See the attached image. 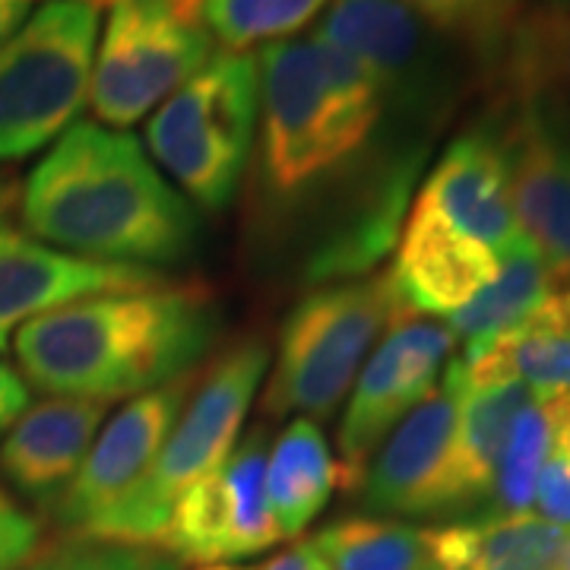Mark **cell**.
I'll return each mask as SVG.
<instances>
[{"label":"cell","mask_w":570,"mask_h":570,"mask_svg":"<svg viewBox=\"0 0 570 570\" xmlns=\"http://www.w3.org/2000/svg\"><path fill=\"white\" fill-rule=\"evenodd\" d=\"M0 3H7V0H0ZM26 3H32V0H26ZM89 3H96V7H111L115 0H89Z\"/></svg>","instance_id":"obj_37"},{"label":"cell","mask_w":570,"mask_h":570,"mask_svg":"<svg viewBox=\"0 0 570 570\" xmlns=\"http://www.w3.org/2000/svg\"><path fill=\"white\" fill-rule=\"evenodd\" d=\"M190 0H115L89 77L102 127H134L213 61Z\"/></svg>","instance_id":"obj_8"},{"label":"cell","mask_w":570,"mask_h":570,"mask_svg":"<svg viewBox=\"0 0 570 570\" xmlns=\"http://www.w3.org/2000/svg\"><path fill=\"white\" fill-rule=\"evenodd\" d=\"M197 570H238V568H228V564H206V568H197Z\"/></svg>","instance_id":"obj_38"},{"label":"cell","mask_w":570,"mask_h":570,"mask_svg":"<svg viewBox=\"0 0 570 570\" xmlns=\"http://www.w3.org/2000/svg\"><path fill=\"white\" fill-rule=\"evenodd\" d=\"M501 146L510 204L523 238L546 257L561 283H570V140L539 108L520 105Z\"/></svg>","instance_id":"obj_16"},{"label":"cell","mask_w":570,"mask_h":570,"mask_svg":"<svg viewBox=\"0 0 570 570\" xmlns=\"http://www.w3.org/2000/svg\"><path fill=\"white\" fill-rule=\"evenodd\" d=\"M194 381L197 374L190 371L171 384L134 396L102 434H96L82 466L58 498L55 513L63 530L80 535L105 508L140 482L187 406Z\"/></svg>","instance_id":"obj_12"},{"label":"cell","mask_w":570,"mask_h":570,"mask_svg":"<svg viewBox=\"0 0 570 570\" xmlns=\"http://www.w3.org/2000/svg\"><path fill=\"white\" fill-rule=\"evenodd\" d=\"M561 570H570V542H568V551H564V568Z\"/></svg>","instance_id":"obj_39"},{"label":"cell","mask_w":570,"mask_h":570,"mask_svg":"<svg viewBox=\"0 0 570 570\" xmlns=\"http://www.w3.org/2000/svg\"><path fill=\"white\" fill-rule=\"evenodd\" d=\"M498 269L501 257L494 250L456 232L441 213L415 197L387 276L406 314L450 317L469 305Z\"/></svg>","instance_id":"obj_15"},{"label":"cell","mask_w":570,"mask_h":570,"mask_svg":"<svg viewBox=\"0 0 570 570\" xmlns=\"http://www.w3.org/2000/svg\"><path fill=\"white\" fill-rule=\"evenodd\" d=\"M551 448V428L549 412L542 406V400L532 396L527 409L520 412V419L513 422L508 448L501 456V466L494 475V513H523L535 501V485H539V472L549 460Z\"/></svg>","instance_id":"obj_28"},{"label":"cell","mask_w":570,"mask_h":570,"mask_svg":"<svg viewBox=\"0 0 570 570\" xmlns=\"http://www.w3.org/2000/svg\"><path fill=\"white\" fill-rule=\"evenodd\" d=\"M149 285H163L156 269L92 264L0 223V352L45 311L89 295L134 292Z\"/></svg>","instance_id":"obj_14"},{"label":"cell","mask_w":570,"mask_h":570,"mask_svg":"<svg viewBox=\"0 0 570 570\" xmlns=\"http://www.w3.org/2000/svg\"><path fill=\"white\" fill-rule=\"evenodd\" d=\"M501 77L517 105H570V0L523 10L501 51Z\"/></svg>","instance_id":"obj_23"},{"label":"cell","mask_w":570,"mask_h":570,"mask_svg":"<svg viewBox=\"0 0 570 570\" xmlns=\"http://www.w3.org/2000/svg\"><path fill=\"white\" fill-rule=\"evenodd\" d=\"M105 419V403L51 396L22 412L0 444L3 475L41 504L61 498Z\"/></svg>","instance_id":"obj_18"},{"label":"cell","mask_w":570,"mask_h":570,"mask_svg":"<svg viewBox=\"0 0 570 570\" xmlns=\"http://www.w3.org/2000/svg\"><path fill=\"white\" fill-rule=\"evenodd\" d=\"M340 485L343 472L321 428L311 419H295L266 460V498L279 535L305 532Z\"/></svg>","instance_id":"obj_22"},{"label":"cell","mask_w":570,"mask_h":570,"mask_svg":"<svg viewBox=\"0 0 570 570\" xmlns=\"http://www.w3.org/2000/svg\"><path fill=\"white\" fill-rule=\"evenodd\" d=\"M261 165L276 197H298L340 171L374 137L387 99L377 80L324 36L264 45Z\"/></svg>","instance_id":"obj_3"},{"label":"cell","mask_w":570,"mask_h":570,"mask_svg":"<svg viewBox=\"0 0 570 570\" xmlns=\"http://www.w3.org/2000/svg\"><path fill=\"white\" fill-rule=\"evenodd\" d=\"M39 523L0 491V570H20L39 549Z\"/></svg>","instance_id":"obj_30"},{"label":"cell","mask_w":570,"mask_h":570,"mask_svg":"<svg viewBox=\"0 0 570 570\" xmlns=\"http://www.w3.org/2000/svg\"><path fill=\"white\" fill-rule=\"evenodd\" d=\"M558 307H561V314L570 321V283L558 285Z\"/></svg>","instance_id":"obj_36"},{"label":"cell","mask_w":570,"mask_h":570,"mask_svg":"<svg viewBox=\"0 0 570 570\" xmlns=\"http://www.w3.org/2000/svg\"><path fill=\"white\" fill-rule=\"evenodd\" d=\"M261 570H333L321 558V551L314 549L311 542H295L285 551H279L276 558H269Z\"/></svg>","instance_id":"obj_33"},{"label":"cell","mask_w":570,"mask_h":570,"mask_svg":"<svg viewBox=\"0 0 570 570\" xmlns=\"http://www.w3.org/2000/svg\"><path fill=\"white\" fill-rule=\"evenodd\" d=\"M570 530L546 517L485 513L428 530L434 570H561Z\"/></svg>","instance_id":"obj_19"},{"label":"cell","mask_w":570,"mask_h":570,"mask_svg":"<svg viewBox=\"0 0 570 570\" xmlns=\"http://www.w3.org/2000/svg\"><path fill=\"white\" fill-rule=\"evenodd\" d=\"M530 400L532 390L517 377H504L494 384H469L463 374L453 438V482L460 510L491 498L513 422Z\"/></svg>","instance_id":"obj_20"},{"label":"cell","mask_w":570,"mask_h":570,"mask_svg":"<svg viewBox=\"0 0 570 570\" xmlns=\"http://www.w3.org/2000/svg\"><path fill=\"white\" fill-rule=\"evenodd\" d=\"M333 570H434L428 530L384 517H343L311 542Z\"/></svg>","instance_id":"obj_25"},{"label":"cell","mask_w":570,"mask_h":570,"mask_svg":"<svg viewBox=\"0 0 570 570\" xmlns=\"http://www.w3.org/2000/svg\"><path fill=\"white\" fill-rule=\"evenodd\" d=\"M330 0H190L197 20L225 51H247L295 36Z\"/></svg>","instance_id":"obj_26"},{"label":"cell","mask_w":570,"mask_h":570,"mask_svg":"<svg viewBox=\"0 0 570 570\" xmlns=\"http://www.w3.org/2000/svg\"><path fill=\"white\" fill-rule=\"evenodd\" d=\"M403 317L412 314L400 305L387 273L307 292L285 317L279 355L264 393L266 412L326 419L355 384L377 336Z\"/></svg>","instance_id":"obj_7"},{"label":"cell","mask_w":570,"mask_h":570,"mask_svg":"<svg viewBox=\"0 0 570 570\" xmlns=\"http://www.w3.org/2000/svg\"><path fill=\"white\" fill-rule=\"evenodd\" d=\"M558 285L561 279L546 264V257L530 242H523L501 261L494 279L469 305L450 314V333L466 343V352L489 346L491 340L527 324Z\"/></svg>","instance_id":"obj_24"},{"label":"cell","mask_w":570,"mask_h":570,"mask_svg":"<svg viewBox=\"0 0 570 570\" xmlns=\"http://www.w3.org/2000/svg\"><path fill=\"white\" fill-rule=\"evenodd\" d=\"M29 13H32V3H26V0H7V3H0V45L17 36V29L29 20Z\"/></svg>","instance_id":"obj_34"},{"label":"cell","mask_w":570,"mask_h":570,"mask_svg":"<svg viewBox=\"0 0 570 570\" xmlns=\"http://www.w3.org/2000/svg\"><path fill=\"white\" fill-rule=\"evenodd\" d=\"M460 387L463 362L453 358L441 387H434L422 406L393 428L377 460L365 469L362 491L367 508L400 517H438L460 510L453 482Z\"/></svg>","instance_id":"obj_11"},{"label":"cell","mask_w":570,"mask_h":570,"mask_svg":"<svg viewBox=\"0 0 570 570\" xmlns=\"http://www.w3.org/2000/svg\"><path fill=\"white\" fill-rule=\"evenodd\" d=\"M539 517H546L558 527L570 530V463L549 453L546 466L539 472V485H535V501Z\"/></svg>","instance_id":"obj_31"},{"label":"cell","mask_w":570,"mask_h":570,"mask_svg":"<svg viewBox=\"0 0 570 570\" xmlns=\"http://www.w3.org/2000/svg\"><path fill=\"white\" fill-rule=\"evenodd\" d=\"M266 367L269 348L264 343L247 340L228 348L190 393L146 475L73 539L159 546L175 501L235 450Z\"/></svg>","instance_id":"obj_4"},{"label":"cell","mask_w":570,"mask_h":570,"mask_svg":"<svg viewBox=\"0 0 570 570\" xmlns=\"http://www.w3.org/2000/svg\"><path fill=\"white\" fill-rule=\"evenodd\" d=\"M261 121V70L247 51L213 55L146 124L149 159L209 213L235 200Z\"/></svg>","instance_id":"obj_5"},{"label":"cell","mask_w":570,"mask_h":570,"mask_svg":"<svg viewBox=\"0 0 570 570\" xmlns=\"http://www.w3.org/2000/svg\"><path fill=\"white\" fill-rule=\"evenodd\" d=\"M317 36L365 63L387 105L400 102L409 111L438 108L444 73L434 32L403 0H333Z\"/></svg>","instance_id":"obj_13"},{"label":"cell","mask_w":570,"mask_h":570,"mask_svg":"<svg viewBox=\"0 0 570 570\" xmlns=\"http://www.w3.org/2000/svg\"><path fill=\"white\" fill-rule=\"evenodd\" d=\"M266 438L254 431L184 491L159 539L165 554L206 568L273 549L283 535L266 498Z\"/></svg>","instance_id":"obj_9"},{"label":"cell","mask_w":570,"mask_h":570,"mask_svg":"<svg viewBox=\"0 0 570 570\" xmlns=\"http://www.w3.org/2000/svg\"><path fill=\"white\" fill-rule=\"evenodd\" d=\"M22 225L41 245L92 264H178L200 242L190 204L137 137L77 121L22 190Z\"/></svg>","instance_id":"obj_1"},{"label":"cell","mask_w":570,"mask_h":570,"mask_svg":"<svg viewBox=\"0 0 570 570\" xmlns=\"http://www.w3.org/2000/svg\"><path fill=\"white\" fill-rule=\"evenodd\" d=\"M419 200L501 261L527 242L510 204L504 146L491 130H469L450 142L422 184Z\"/></svg>","instance_id":"obj_17"},{"label":"cell","mask_w":570,"mask_h":570,"mask_svg":"<svg viewBox=\"0 0 570 570\" xmlns=\"http://www.w3.org/2000/svg\"><path fill=\"white\" fill-rule=\"evenodd\" d=\"M20 570H181V564L156 546L73 539L32 554Z\"/></svg>","instance_id":"obj_29"},{"label":"cell","mask_w":570,"mask_h":570,"mask_svg":"<svg viewBox=\"0 0 570 570\" xmlns=\"http://www.w3.org/2000/svg\"><path fill=\"white\" fill-rule=\"evenodd\" d=\"M434 36L460 41L479 58L498 61L527 0H403Z\"/></svg>","instance_id":"obj_27"},{"label":"cell","mask_w":570,"mask_h":570,"mask_svg":"<svg viewBox=\"0 0 570 570\" xmlns=\"http://www.w3.org/2000/svg\"><path fill=\"white\" fill-rule=\"evenodd\" d=\"M26 409H29V384L22 381L20 371L0 362V438L13 428Z\"/></svg>","instance_id":"obj_32"},{"label":"cell","mask_w":570,"mask_h":570,"mask_svg":"<svg viewBox=\"0 0 570 570\" xmlns=\"http://www.w3.org/2000/svg\"><path fill=\"white\" fill-rule=\"evenodd\" d=\"M99 7L48 0L0 45V163L61 140L89 102Z\"/></svg>","instance_id":"obj_6"},{"label":"cell","mask_w":570,"mask_h":570,"mask_svg":"<svg viewBox=\"0 0 570 570\" xmlns=\"http://www.w3.org/2000/svg\"><path fill=\"white\" fill-rule=\"evenodd\" d=\"M419 156H406L403 163L390 165L381 184L365 197V204L348 213V219L333 235H326L321 247L307 261V279L317 285L358 279L377 264L390 247L396 245L400 223L412 204Z\"/></svg>","instance_id":"obj_21"},{"label":"cell","mask_w":570,"mask_h":570,"mask_svg":"<svg viewBox=\"0 0 570 570\" xmlns=\"http://www.w3.org/2000/svg\"><path fill=\"white\" fill-rule=\"evenodd\" d=\"M219 330L206 288L149 285L45 311L13 340L22 381L48 396L111 403L200 365Z\"/></svg>","instance_id":"obj_2"},{"label":"cell","mask_w":570,"mask_h":570,"mask_svg":"<svg viewBox=\"0 0 570 570\" xmlns=\"http://www.w3.org/2000/svg\"><path fill=\"white\" fill-rule=\"evenodd\" d=\"M13 197H17V190H13V184L7 181L3 175H0V216L7 213V206L13 204Z\"/></svg>","instance_id":"obj_35"},{"label":"cell","mask_w":570,"mask_h":570,"mask_svg":"<svg viewBox=\"0 0 570 570\" xmlns=\"http://www.w3.org/2000/svg\"><path fill=\"white\" fill-rule=\"evenodd\" d=\"M456 346L450 326L422 317H403L371 352L362 367L343 422H340V472L343 489H358L371 453L393 428L422 406L438 387V374Z\"/></svg>","instance_id":"obj_10"}]
</instances>
